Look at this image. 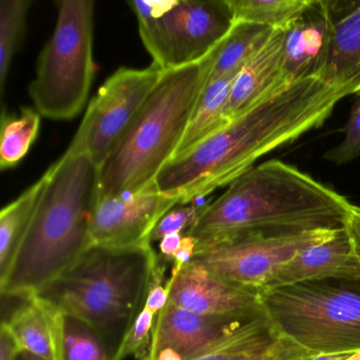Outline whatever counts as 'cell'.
<instances>
[{
    "mask_svg": "<svg viewBox=\"0 0 360 360\" xmlns=\"http://www.w3.org/2000/svg\"><path fill=\"white\" fill-rule=\"evenodd\" d=\"M345 96L315 75L298 77L170 161L155 187L180 198L181 205L205 197L231 184L263 155L323 125Z\"/></svg>",
    "mask_w": 360,
    "mask_h": 360,
    "instance_id": "obj_1",
    "label": "cell"
},
{
    "mask_svg": "<svg viewBox=\"0 0 360 360\" xmlns=\"http://www.w3.org/2000/svg\"><path fill=\"white\" fill-rule=\"evenodd\" d=\"M353 204L279 160L252 167L207 204L186 235L198 245L243 237H274L345 229Z\"/></svg>",
    "mask_w": 360,
    "mask_h": 360,
    "instance_id": "obj_2",
    "label": "cell"
},
{
    "mask_svg": "<svg viewBox=\"0 0 360 360\" xmlns=\"http://www.w3.org/2000/svg\"><path fill=\"white\" fill-rule=\"evenodd\" d=\"M47 172L49 178L30 226L7 273L0 277L3 296L37 294L92 245L98 166L86 153H64Z\"/></svg>",
    "mask_w": 360,
    "mask_h": 360,
    "instance_id": "obj_3",
    "label": "cell"
},
{
    "mask_svg": "<svg viewBox=\"0 0 360 360\" xmlns=\"http://www.w3.org/2000/svg\"><path fill=\"white\" fill-rule=\"evenodd\" d=\"M222 43V41H221ZM218 47L202 62L164 72L155 89L98 167V201L155 187L174 159L210 79Z\"/></svg>",
    "mask_w": 360,
    "mask_h": 360,
    "instance_id": "obj_4",
    "label": "cell"
},
{
    "mask_svg": "<svg viewBox=\"0 0 360 360\" xmlns=\"http://www.w3.org/2000/svg\"><path fill=\"white\" fill-rule=\"evenodd\" d=\"M151 243L91 245L65 273L34 294L60 313L96 328L113 358L140 311L159 262Z\"/></svg>",
    "mask_w": 360,
    "mask_h": 360,
    "instance_id": "obj_5",
    "label": "cell"
},
{
    "mask_svg": "<svg viewBox=\"0 0 360 360\" xmlns=\"http://www.w3.org/2000/svg\"><path fill=\"white\" fill-rule=\"evenodd\" d=\"M279 336L319 354L360 352V283L330 280L259 290Z\"/></svg>",
    "mask_w": 360,
    "mask_h": 360,
    "instance_id": "obj_6",
    "label": "cell"
},
{
    "mask_svg": "<svg viewBox=\"0 0 360 360\" xmlns=\"http://www.w3.org/2000/svg\"><path fill=\"white\" fill-rule=\"evenodd\" d=\"M56 5V28L39 54L28 92L41 117L70 121L85 107L96 75L94 3L60 0Z\"/></svg>",
    "mask_w": 360,
    "mask_h": 360,
    "instance_id": "obj_7",
    "label": "cell"
},
{
    "mask_svg": "<svg viewBox=\"0 0 360 360\" xmlns=\"http://www.w3.org/2000/svg\"><path fill=\"white\" fill-rule=\"evenodd\" d=\"M127 5L143 45L164 72L205 60L233 26L227 0H132Z\"/></svg>",
    "mask_w": 360,
    "mask_h": 360,
    "instance_id": "obj_8",
    "label": "cell"
},
{
    "mask_svg": "<svg viewBox=\"0 0 360 360\" xmlns=\"http://www.w3.org/2000/svg\"><path fill=\"white\" fill-rule=\"evenodd\" d=\"M164 71L121 67L110 75L88 105L66 155L86 153L100 167L150 96Z\"/></svg>",
    "mask_w": 360,
    "mask_h": 360,
    "instance_id": "obj_9",
    "label": "cell"
},
{
    "mask_svg": "<svg viewBox=\"0 0 360 360\" xmlns=\"http://www.w3.org/2000/svg\"><path fill=\"white\" fill-rule=\"evenodd\" d=\"M336 231L222 240L198 245L193 260L231 283L259 292L299 252L326 241Z\"/></svg>",
    "mask_w": 360,
    "mask_h": 360,
    "instance_id": "obj_10",
    "label": "cell"
},
{
    "mask_svg": "<svg viewBox=\"0 0 360 360\" xmlns=\"http://www.w3.org/2000/svg\"><path fill=\"white\" fill-rule=\"evenodd\" d=\"M264 316V313L245 317L200 315L167 303L157 316L144 359L153 358L165 347L176 349L184 360L207 355L233 342Z\"/></svg>",
    "mask_w": 360,
    "mask_h": 360,
    "instance_id": "obj_11",
    "label": "cell"
},
{
    "mask_svg": "<svg viewBox=\"0 0 360 360\" xmlns=\"http://www.w3.org/2000/svg\"><path fill=\"white\" fill-rule=\"evenodd\" d=\"M178 204L180 198L160 193L155 187L98 201L90 229L92 245L132 248L151 243L158 223Z\"/></svg>",
    "mask_w": 360,
    "mask_h": 360,
    "instance_id": "obj_12",
    "label": "cell"
},
{
    "mask_svg": "<svg viewBox=\"0 0 360 360\" xmlns=\"http://www.w3.org/2000/svg\"><path fill=\"white\" fill-rule=\"evenodd\" d=\"M324 39L313 75L347 96L360 91V0H318Z\"/></svg>",
    "mask_w": 360,
    "mask_h": 360,
    "instance_id": "obj_13",
    "label": "cell"
},
{
    "mask_svg": "<svg viewBox=\"0 0 360 360\" xmlns=\"http://www.w3.org/2000/svg\"><path fill=\"white\" fill-rule=\"evenodd\" d=\"M166 286L168 303L200 315L245 317L264 313L258 290L231 283L193 260L172 271Z\"/></svg>",
    "mask_w": 360,
    "mask_h": 360,
    "instance_id": "obj_14",
    "label": "cell"
},
{
    "mask_svg": "<svg viewBox=\"0 0 360 360\" xmlns=\"http://www.w3.org/2000/svg\"><path fill=\"white\" fill-rule=\"evenodd\" d=\"M290 31H275L262 49L243 67L233 81L227 117L231 121L290 82L288 44Z\"/></svg>",
    "mask_w": 360,
    "mask_h": 360,
    "instance_id": "obj_15",
    "label": "cell"
},
{
    "mask_svg": "<svg viewBox=\"0 0 360 360\" xmlns=\"http://www.w3.org/2000/svg\"><path fill=\"white\" fill-rule=\"evenodd\" d=\"M324 280L360 283V263L345 229L337 231L326 241L299 252L264 288Z\"/></svg>",
    "mask_w": 360,
    "mask_h": 360,
    "instance_id": "obj_16",
    "label": "cell"
},
{
    "mask_svg": "<svg viewBox=\"0 0 360 360\" xmlns=\"http://www.w3.org/2000/svg\"><path fill=\"white\" fill-rule=\"evenodd\" d=\"M316 356L279 336L266 316L237 339L193 360H309Z\"/></svg>",
    "mask_w": 360,
    "mask_h": 360,
    "instance_id": "obj_17",
    "label": "cell"
},
{
    "mask_svg": "<svg viewBox=\"0 0 360 360\" xmlns=\"http://www.w3.org/2000/svg\"><path fill=\"white\" fill-rule=\"evenodd\" d=\"M239 73L208 81L195 104L184 138L174 159L186 155L231 123L227 117L229 96L233 81Z\"/></svg>",
    "mask_w": 360,
    "mask_h": 360,
    "instance_id": "obj_18",
    "label": "cell"
},
{
    "mask_svg": "<svg viewBox=\"0 0 360 360\" xmlns=\"http://www.w3.org/2000/svg\"><path fill=\"white\" fill-rule=\"evenodd\" d=\"M41 302L51 321L54 360H113L112 352L96 328L79 318Z\"/></svg>",
    "mask_w": 360,
    "mask_h": 360,
    "instance_id": "obj_19",
    "label": "cell"
},
{
    "mask_svg": "<svg viewBox=\"0 0 360 360\" xmlns=\"http://www.w3.org/2000/svg\"><path fill=\"white\" fill-rule=\"evenodd\" d=\"M48 178L49 174L46 172L0 212V277L7 273L26 236Z\"/></svg>",
    "mask_w": 360,
    "mask_h": 360,
    "instance_id": "obj_20",
    "label": "cell"
},
{
    "mask_svg": "<svg viewBox=\"0 0 360 360\" xmlns=\"http://www.w3.org/2000/svg\"><path fill=\"white\" fill-rule=\"evenodd\" d=\"M3 323L20 343L22 351L45 360H54L53 335L49 313L35 295L25 297Z\"/></svg>",
    "mask_w": 360,
    "mask_h": 360,
    "instance_id": "obj_21",
    "label": "cell"
},
{
    "mask_svg": "<svg viewBox=\"0 0 360 360\" xmlns=\"http://www.w3.org/2000/svg\"><path fill=\"white\" fill-rule=\"evenodd\" d=\"M233 22H248L274 31H290L315 0H227Z\"/></svg>",
    "mask_w": 360,
    "mask_h": 360,
    "instance_id": "obj_22",
    "label": "cell"
},
{
    "mask_svg": "<svg viewBox=\"0 0 360 360\" xmlns=\"http://www.w3.org/2000/svg\"><path fill=\"white\" fill-rule=\"evenodd\" d=\"M275 31L248 22H233V28L219 45L210 79L239 73L262 49Z\"/></svg>",
    "mask_w": 360,
    "mask_h": 360,
    "instance_id": "obj_23",
    "label": "cell"
},
{
    "mask_svg": "<svg viewBox=\"0 0 360 360\" xmlns=\"http://www.w3.org/2000/svg\"><path fill=\"white\" fill-rule=\"evenodd\" d=\"M41 115L30 107H24L20 115H9L1 109L0 132V168L15 167L28 155L39 136Z\"/></svg>",
    "mask_w": 360,
    "mask_h": 360,
    "instance_id": "obj_24",
    "label": "cell"
},
{
    "mask_svg": "<svg viewBox=\"0 0 360 360\" xmlns=\"http://www.w3.org/2000/svg\"><path fill=\"white\" fill-rule=\"evenodd\" d=\"M31 0H1L0 3V94L4 98L12 60L26 30Z\"/></svg>",
    "mask_w": 360,
    "mask_h": 360,
    "instance_id": "obj_25",
    "label": "cell"
},
{
    "mask_svg": "<svg viewBox=\"0 0 360 360\" xmlns=\"http://www.w3.org/2000/svg\"><path fill=\"white\" fill-rule=\"evenodd\" d=\"M354 96L351 112L342 129V141L324 155V159L335 165H343L360 157V91Z\"/></svg>",
    "mask_w": 360,
    "mask_h": 360,
    "instance_id": "obj_26",
    "label": "cell"
},
{
    "mask_svg": "<svg viewBox=\"0 0 360 360\" xmlns=\"http://www.w3.org/2000/svg\"><path fill=\"white\" fill-rule=\"evenodd\" d=\"M155 319L157 316L144 307L126 335L113 360H123L127 356H134L136 360L144 359L150 347Z\"/></svg>",
    "mask_w": 360,
    "mask_h": 360,
    "instance_id": "obj_27",
    "label": "cell"
},
{
    "mask_svg": "<svg viewBox=\"0 0 360 360\" xmlns=\"http://www.w3.org/2000/svg\"><path fill=\"white\" fill-rule=\"evenodd\" d=\"M206 205H183L172 208L158 223L151 233V243L161 241L165 236L170 233H182L184 229H189L197 222Z\"/></svg>",
    "mask_w": 360,
    "mask_h": 360,
    "instance_id": "obj_28",
    "label": "cell"
},
{
    "mask_svg": "<svg viewBox=\"0 0 360 360\" xmlns=\"http://www.w3.org/2000/svg\"><path fill=\"white\" fill-rule=\"evenodd\" d=\"M166 267L161 262L157 263L151 276L149 283L148 292H147L145 309H148L153 315L158 316L160 311L167 305L168 290L166 286L165 279Z\"/></svg>",
    "mask_w": 360,
    "mask_h": 360,
    "instance_id": "obj_29",
    "label": "cell"
},
{
    "mask_svg": "<svg viewBox=\"0 0 360 360\" xmlns=\"http://www.w3.org/2000/svg\"><path fill=\"white\" fill-rule=\"evenodd\" d=\"M24 353L15 337L5 323L0 328V360H18Z\"/></svg>",
    "mask_w": 360,
    "mask_h": 360,
    "instance_id": "obj_30",
    "label": "cell"
},
{
    "mask_svg": "<svg viewBox=\"0 0 360 360\" xmlns=\"http://www.w3.org/2000/svg\"><path fill=\"white\" fill-rule=\"evenodd\" d=\"M354 254L360 263V206L353 205L345 226Z\"/></svg>",
    "mask_w": 360,
    "mask_h": 360,
    "instance_id": "obj_31",
    "label": "cell"
},
{
    "mask_svg": "<svg viewBox=\"0 0 360 360\" xmlns=\"http://www.w3.org/2000/svg\"><path fill=\"white\" fill-rule=\"evenodd\" d=\"M198 241L195 238L189 235L183 236L180 248H179L176 257H174V266H172V271H179L185 265L191 263L193 261V256H195Z\"/></svg>",
    "mask_w": 360,
    "mask_h": 360,
    "instance_id": "obj_32",
    "label": "cell"
},
{
    "mask_svg": "<svg viewBox=\"0 0 360 360\" xmlns=\"http://www.w3.org/2000/svg\"><path fill=\"white\" fill-rule=\"evenodd\" d=\"M182 239V233H170L160 241V250H161L162 257L165 260L174 262V257L180 248Z\"/></svg>",
    "mask_w": 360,
    "mask_h": 360,
    "instance_id": "obj_33",
    "label": "cell"
},
{
    "mask_svg": "<svg viewBox=\"0 0 360 360\" xmlns=\"http://www.w3.org/2000/svg\"><path fill=\"white\" fill-rule=\"evenodd\" d=\"M143 360H184L182 356L176 351V349H172V347H165L162 349L161 351L158 352L153 358L149 359Z\"/></svg>",
    "mask_w": 360,
    "mask_h": 360,
    "instance_id": "obj_34",
    "label": "cell"
},
{
    "mask_svg": "<svg viewBox=\"0 0 360 360\" xmlns=\"http://www.w3.org/2000/svg\"><path fill=\"white\" fill-rule=\"evenodd\" d=\"M355 353L319 354L309 360H345Z\"/></svg>",
    "mask_w": 360,
    "mask_h": 360,
    "instance_id": "obj_35",
    "label": "cell"
},
{
    "mask_svg": "<svg viewBox=\"0 0 360 360\" xmlns=\"http://www.w3.org/2000/svg\"><path fill=\"white\" fill-rule=\"evenodd\" d=\"M25 356H26L27 360H45L43 358L37 357V356L33 355V354L27 353V352H24Z\"/></svg>",
    "mask_w": 360,
    "mask_h": 360,
    "instance_id": "obj_36",
    "label": "cell"
},
{
    "mask_svg": "<svg viewBox=\"0 0 360 360\" xmlns=\"http://www.w3.org/2000/svg\"><path fill=\"white\" fill-rule=\"evenodd\" d=\"M345 360H360V352L354 354V355H352L351 357H349Z\"/></svg>",
    "mask_w": 360,
    "mask_h": 360,
    "instance_id": "obj_37",
    "label": "cell"
},
{
    "mask_svg": "<svg viewBox=\"0 0 360 360\" xmlns=\"http://www.w3.org/2000/svg\"><path fill=\"white\" fill-rule=\"evenodd\" d=\"M18 360H27L26 356H25V353H22V355L20 356Z\"/></svg>",
    "mask_w": 360,
    "mask_h": 360,
    "instance_id": "obj_38",
    "label": "cell"
}]
</instances>
